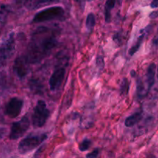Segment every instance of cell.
I'll use <instances>...</instances> for the list:
<instances>
[{
	"label": "cell",
	"instance_id": "cell-1",
	"mask_svg": "<svg viewBox=\"0 0 158 158\" xmlns=\"http://www.w3.org/2000/svg\"><path fill=\"white\" fill-rule=\"evenodd\" d=\"M57 44L56 32L46 27H39L32 33L26 59L29 63H36L49 56Z\"/></svg>",
	"mask_w": 158,
	"mask_h": 158
},
{
	"label": "cell",
	"instance_id": "cell-2",
	"mask_svg": "<svg viewBox=\"0 0 158 158\" xmlns=\"http://www.w3.org/2000/svg\"><path fill=\"white\" fill-rule=\"evenodd\" d=\"M15 43L14 34L10 33L5 40L0 42V68L6 66L7 62L15 52Z\"/></svg>",
	"mask_w": 158,
	"mask_h": 158
},
{
	"label": "cell",
	"instance_id": "cell-3",
	"mask_svg": "<svg viewBox=\"0 0 158 158\" xmlns=\"http://www.w3.org/2000/svg\"><path fill=\"white\" fill-rule=\"evenodd\" d=\"M49 115L50 113L47 109L46 102L43 100H38L32 116V123L34 127L39 128L44 126Z\"/></svg>",
	"mask_w": 158,
	"mask_h": 158
},
{
	"label": "cell",
	"instance_id": "cell-4",
	"mask_svg": "<svg viewBox=\"0 0 158 158\" xmlns=\"http://www.w3.org/2000/svg\"><path fill=\"white\" fill-rule=\"evenodd\" d=\"M64 15V9L60 6L48 8L39 12L34 16L32 23H38L54 19H60Z\"/></svg>",
	"mask_w": 158,
	"mask_h": 158
},
{
	"label": "cell",
	"instance_id": "cell-5",
	"mask_svg": "<svg viewBox=\"0 0 158 158\" xmlns=\"http://www.w3.org/2000/svg\"><path fill=\"white\" fill-rule=\"evenodd\" d=\"M46 138L47 136L46 134H41L40 136L29 137L23 139L19 143V152L21 154H27L38 148Z\"/></svg>",
	"mask_w": 158,
	"mask_h": 158
},
{
	"label": "cell",
	"instance_id": "cell-6",
	"mask_svg": "<svg viewBox=\"0 0 158 158\" xmlns=\"http://www.w3.org/2000/svg\"><path fill=\"white\" fill-rule=\"evenodd\" d=\"M29 125L30 123L28 117H23L21 120L12 123L9 134V139L15 140L23 137L29 129Z\"/></svg>",
	"mask_w": 158,
	"mask_h": 158
},
{
	"label": "cell",
	"instance_id": "cell-7",
	"mask_svg": "<svg viewBox=\"0 0 158 158\" xmlns=\"http://www.w3.org/2000/svg\"><path fill=\"white\" fill-rule=\"evenodd\" d=\"M23 101L19 98L13 97L10 99L6 106V114L11 118H15L21 114Z\"/></svg>",
	"mask_w": 158,
	"mask_h": 158
},
{
	"label": "cell",
	"instance_id": "cell-8",
	"mask_svg": "<svg viewBox=\"0 0 158 158\" xmlns=\"http://www.w3.org/2000/svg\"><path fill=\"white\" fill-rule=\"evenodd\" d=\"M65 74H66V69L63 67L58 68L52 73L49 80V86L51 90L55 91L60 88V85L62 84L65 78Z\"/></svg>",
	"mask_w": 158,
	"mask_h": 158
},
{
	"label": "cell",
	"instance_id": "cell-9",
	"mask_svg": "<svg viewBox=\"0 0 158 158\" xmlns=\"http://www.w3.org/2000/svg\"><path fill=\"white\" fill-rule=\"evenodd\" d=\"M29 63L26 60V57L19 56L15 59L13 65V70L15 71V74L19 77V78L23 79L26 77L29 72V67H28Z\"/></svg>",
	"mask_w": 158,
	"mask_h": 158
},
{
	"label": "cell",
	"instance_id": "cell-10",
	"mask_svg": "<svg viewBox=\"0 0 158 158\" xmlns=\"http://www.w3.org/2000/svg\"><path fill=\"white\" fill-rule=\"evenodd\" d=\"M59 0H25L24 6L28 9H37L49 5L57 2Z\"/></svg>",
	"mask_w": 158,
	"mask_h": 158
},
{
	"label": "cell",
	"instance_id": "cell-11",
	"mask_svg": "<svg viewBox=\"0 0 158 158\" xmlns=\"http://www.w3.org/2000/svg\"><path fill=\"white\" fill-rule=\"evenodd\" d=\"M155 75L156 65L155 63H151L148 66L146 74V83L148 84V87L149 89H151V88L154 86V82H155Z\"/></svg>",
	"mask_w": 158,
	"mask_h": 158
},
{
	"label": "cell",
	"instance_id": "cell-12",
	"mask_svg": "<svg viewBox=\"0 0 158 158\" xmlns=\"http://www.w3.org/2000/svg\"><path fill=\"white\" fill-rule=\"evenodd\" d=\"M142 117H143V115H142V113L140 112L132 114L125 120V126L127 127H132L142 120Z\"/></svg>",
	"mask_w": 158,
	"mask_h": 158
},
{
	"label": "cell",
	"instance_id": "cell-13",
	"mask_svg": "<svg viewBox=\"0 0 158 158\" xmlns=\"http://www.w3.org/2000/svg\"><path fill=\"white\" fill-rule=\"evenodd\" d=\"M148 28H146V29H143V30L141 31V35L138 37L137 42H136V44H134V46H133L130 49V50H129V55L130 56H134V54H135L136 52L139 50V49H140L142 43H143V39H144V36L146 35L147 32H148Z\"/></svg>",
	"mask_w": 158,
	"mask_h": 158
},
{
	"label": "cell",
	"instance_id": "cell-14",
	"mask_svg": "<svg viewBox=\"0 0 158 158\" xmlns=\"http://www.w3.org/2000/svg\"><path fill=\"white\" fill-rule=\"evenodd\" d=\"M116 4V0H107L105 4L104 16L106 23H110L111 18V10L114 8Z\"/></svg>",
	"mask_w": 158,
	"mask_h": 158
},
{
	"label": "cell",
	"instance_id": "cell-15",
	"mask_svg": "<svg viewBox=\"0 0 158 158\" xmlns=\"http://www.w3.org/2000/svg\"><path fill=\"white\" fill-rule=\"evenodd\" d=\"M96 24V18L95 15L93 13H89L87 15L86 19V27L87 30L92 31L94 29V26Z\"/></svg>",
	"mask_w": 158,
	"mask_h": 158
},
{
	"label": "cell",
	"instance_id": "cell-16",
	"mask_svg": "<svg viewBox=\"0 0 158 158\" xmlns=\"http://www.w3.org/2000/svg\"><path fill=\"white\" fill-rule=\"evenodd\" d=\"M120 92L123 95H127L129 92V82L127 79L123 78L120 84Z\"/></svg>",
	"mask_w": 158,
	"mask_h": 158
},
{
	"label": "cell",
	"instance_id": "cell-17",
	"mask_svg": "<svg viewBox=\"0 0 158 158\" xmlns=\"http://www.w3.org/2000/svg\"><path fill=\"white\" fill-rule=\"evenodd\" d=\"M91 145V140H89V139H84L81 143L79 144V149H80V151L83 152V151H87Z\"/></svg>",
	"mask_w": 158,
	"mask_h": 158
},
{
	"label": "cell",
	"instance_id": "cell-18",
	"mask_svg": "<svg viewBox=\"0 0 158 158\" xmlns=\"http://www.w3.org/2000/svg\"><path fill=\"white\" fill-rule=\"evenodd\" d=\"M8 15V11L6 9H0V22L1 23H4L6 19V17Z\"/></svg>",
	"mask_w": 158,
	"mask_h": 158
},
{
	"label": "cell",
	"instance_id": "cell-19",
	"mask_svg": "<svg viewBox=\"0 0 158 158\" xmlns=\"http://www.w3.org/2000/svg\"><path fill=\"white\" fill-rule=\"evenodd\" d=\"M97 66L100 69H103L104 67V60L101 56H98L97 57Z\"/></svg>",
	"mask_w": 158,
	"mask_h": 158
},
{
	"label": "cell",
	"instance_id": "cell-20",
	"mask_svg": "<svg viewBox=\"0 0 158 158\" xmlns=\"http://www.w3.org/2000/svg\"><path fill=\"white\" fill-rule=\"evenodd\" d=\"M98 154H99V151L97 149H96L94 150L93 152L88 154L87 155H86V158H97V157H98Z\"/></svg>",
	"mask_w": 158,
	"mask_h": 158
},
{
	"label": "cell",
	"instance_id": "cell-21",
	"mask_svg": "<svg viewBox=\"0 0 158 158\" xmlns=\"http://www.w3.org/2000/svg\"><path fill=\"white\" fill-rule=\"evenodd\" d=\"M151 7L153 9L158 8V0H153L151 3Z\"/></svg>",
	"mask_w": 158,
	"mask_h": 158
},
{
	"label": "cell",
	"instance_id": "cell-22",
	"mask_svg": "<svg viewBox=\"0 0 158 158\" xmlns=\"http://www.w3.org/2000/svg\"><path fill=\"white\" fill-rule=\"evenodd\" d=\"M150 17H151V19L157 18V17H158V11H156V12H152V13L150 15Z\"/></svg>",
	"mask_w": 158,
	"mask_h": 158
},
{
	"label": "cell",
	"instance_id": "cell-23",
	"mask_svg": "<svg viewBox=\"0 0 158 158\" xmlns=\"http://www.w3.org/2000/svg\"><path fill=\"white\" fill-rule=\"evenodd\" d=\"M5 130H4V128H0V138H1V137H2V136L4 135V134H5Z\"/></svg>",
	"mask_w": 158,
	"mask_h": 158
},
{
	"label": "cell",
	"instance_id": "cell-24",
	"mask_svg": "<svg viewBox=\"0 0 158 158\" xmlns=\"http://www.w3.org/2000/svg\"><path fill=\"white\" fill-rule=\"evenodd\" d=\"M154 43L155 45H157V46H158V31H157V36H156L155 39H154Z\"/></svg>",
	"mask_w": 158,
	"mask_h": 158
},
{
	"label": "cell",
	"instance_id": "cell-25",
	"mask_svg": "<svg viewBox=\"0 0 158 158\" xmlns=\"http://www.w3.org/2000/svg\"><path fill=\"white\" fill-rule=\"evenodd\" d=\"M157 80H158V66H157Z\"/></svg>",
	"mask_w": 158,
	"mask_h": 158
},
{
	"label": "cell",
	"instance_id": "cell-26",
	"mask_svg": "<svg viewBox=\"0 0 158 158\" xmlns=\"http://www.w3.org/2000/svg\"><path fill=\"white\" fill-rule=\"evenodd\" d=\"M86 1H88V2H90V1H92V0H86Z\"/></svg>",
	"mask_w": 158,
	"mask_h": 158
},
{
	"label": "cell",
	"instance_id": "cell-27",
	"mask_svg": "<svg viewBox=\"0 0 158 158\" xmlns=\"http://www.w3.org/2000/svg\"><path fill=\"white\" fill-rule=\"evenodd\" d=\"M75 1H78V0H75Z\"/></svg>",
	"mask_w": 158,
	"mask_h": 158
}]
</instances>
